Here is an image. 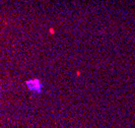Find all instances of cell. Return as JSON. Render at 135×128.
Returning <instances> with one entry per match:
<instances>
[{
  "instance_id": "obj_1",
  "label": "cell",
  "mask_w": 135,
  "mask_h": 128,
  "mask_svg": "<svg viewBox=\"0 0 135 128\" xmlns=\"http://www.w3.org/2000/svg\"><path fill=\"white\" fill-rule=\"evenodd\" d=\"M27 88L35 94H41L43 91V83L39 79H30L26 81Z\"/></svg>"
}]
</instances>
